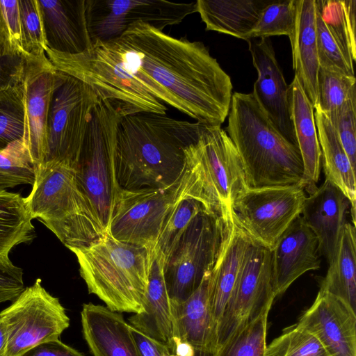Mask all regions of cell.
I'll return each instance as SVG.
<instances>
[{"label":"cell","instance_id":"4","mask_svg":"<svg viewBox=\"0 0 356 356\" xmlns=\"http://www.w3.org/2000/svg\"><path fill=\"white\" fill-rule=\"evenodd\" d=\"M24 201L38 219L67 247L85 248L106 234L79 184L75 170L59 162L35 168V179Z\"/></svg>","mask_w":356,"mask_h":356},{"label":"cell","instance_id":"46","mask_svg":"<svg viewBox=\"0 0 356 356\" xmlns=\"http://www.w3.org/2000/svg\"><path fill=\"white\" fill-rule=\"evenodd\" d=\"M24 289L23 277L0 270V303L13 302Z\"/></svg>","mask_w":356,"mask_h":356},{"label":"cell","instance_id":"37","mask_svg":"<svg viewBox=\"0 0 356 356\" xmlns=\"http://www.w3.org/2000/svg\"><path fill=\"white\" fill-rule=\"evenodd\" d=\"M265 356H330L313 334L297 323L266 346Z\"/></svg>","mask_w":356,"mask_h":356},{"label":"cell","instance_id":"47","mask_svg":"<svg viewBox=\"0 0 356 356\" xmlns=\"http://www.w3.org/2000/svg\"><path fill=\"white\" fill-rule=\"evenodd\" d=\"M140 356H168V349L131 326Z\"/></svg>","mask_w":356,"mask_h":356},{"label":"cell","instance_id":"44","mask_svg":"<svg viewBox=\"0 0 356 356\" xmlns=\"http://www.w3.org/2000/svg\"><path fill=\"white\" fill-rule=\"evenodd\" d=\"M24 57L0 56V92L22 81Z\"/></svg>","mask_w":356,"mask_h":356},{"label":"cell","instance_id":"32","mask_svg":"<svg viewBox=\"0 0 356 356\" xmlns=\"http://www.w3.org/2000/svg\"><path fill=\"white\" fill-rule=\"evenodd\" d=\"M317 10L348 63L356 60L355 0H316Z\"/></svg>","mask_w":356,"mask_h":356},{"label":"cell","instance_id":"31","mask_svg":"<svg viewBox=\"0 0 356 356\" xmlns=\"http://www.w3.org/2000/svg\"><path fill=\"white\" fill-rule=\"evenodd\" d=\"M320 290L337 297L356 312V236L355 226L350 222L343 227L335 257Z\"/></svg>","mask_w":356,"mask_h":356},{"label":"cell","instance_id":"1","mask_svg":"<svg viewBox=\"0 0 356 356\" xmlns=\"http://www.w3.org/2000/svg\"><path fill=\"white\" fill-rule=\"evenodd\" d=\"M108 42L124 70L152 96L197 122H225L233 86L203 42L176 38L143 22Z\"/></svg>","mask_w":356,"mask_h":356},{"label":"cell","instance_id":"33","mask_svg":"<svg viewBox=\"0 0 356 356\" xmlns=\"http://www.w3.org/2000/svg\"><path fill=\"white\" fill-rule=\"evenodd\" d=\"M191 186L188 171L186 187L168 214L155 247L164 256L165 261L191 220L200 212L206 210L202 202L191 195Z\"/></svg>","mask_w":356,"mask_h":356},{"label":"cell","instance_id":"9","mask_svg":"<svg viewBox=\"0 0 356 356\" xmlns=\"http://www.w3.org/2000/svg\"><path fill=\"white\" fill-rule=\"evenodd\" d=\"M188 171L165 188L120 190L106 234L123 243L156 247L164 221L185 188Z\"/></svg>","mask_w":356,"mask_h":356},{"label":"cell","instance_id":"27","mask_svg":"<svg viewBox=\"0 0 356 356\" xmlns=\"http://www.w3.org/2000/svg\"><path fill=\"white\" fill-rule=\"evenodd\" d=\"M291 119L307 182L308 193L316 188L321 168V152L314 118V108L297 76L289 86Z\"/></svg>","mask_w":356,"mask_h":356},{"label":"cell","instance_id":"36","mask_svg":"<svg viewBox=\"0 0 356 356\" xmlns=\"http://www.w3.org/2000/svg\"><path fill=\"white\" fill-rule=\"evenodd\" d=\"M35 167L22 139L0 149V191L19 185H33Z\"/></svg>","mask_w":356,"mask_h":356},{"label":"cell","instance_id":"5","mask_svg":"<svg viewBox=\"0 0 356 356\" xmlns=\"http://www.w3.org/2000/svg\"><path fill=\"white\" fill-rule=\"evenodd\" d=\"M69 250L90 293L117 312L142 309L155 247L123 243L106 234L88 247Z\"/></svg>","mask_w":356,"mask_h":356},{"label":"cell","instance_id":"10","mask_svg":"<svg viewBox=\"0 0 356 356\" xmlns=\"http://www.w3.org/2000/svg\"><path fill=\"white\" fill-rule=\"evenodd\" d=\"M100 99L90 86L66 74L51 104L44 163H63L75 168L93 111Z\"/></svg>","mask_w":356,"mask_h":356},{"label":"cell","instance_id":"12","mask_svg":"<svg viewBox=\"0 0 356 356\" xmlns=\"http://www.w3.org/2000/svg\"><path fill=\"white\" fill-rule=\"evenodd\" d=\"M275 298L271 250L250 239L216 329L214 350L234 332L270 309Z\"/></svg>","mask_w":356,"mask_h":356},{"label":"cell","instance_id":"11","mask_svg":"<svg viewBox=\"0 0 356 356\" xmlns=\"http://www.w3.org/2000/svg\"><path fill=\"white\" fill-rule=\"evenodd\" d=\"M221 232V218L206 210L191 220L165 263V284L172 302L188 298L212 269Z\"/></svg>","mask_w":356,"mask_h":356},{"label":"cell","instance_id":"8","mask_svg":"<svg viewBox=\"0 0 356 356\" xmlns=\"http://www.w3.org/2000/svg\"><path fill=\"white\" fill-rule=\"evenodd\" d=\"M124 116L115 104L100 99L93 111L74 168L106 233L120 191L115 175V150L118 125Z\"/></svg>","mask_w":356,"mask_h":356},{"label":"cell","instance_id":"30","mask_svg":"<svg viewBox=\"0 0 356 356\" xmlns=\"http://www.w3.org/2000/svg\"><path fill=\"white\" fill-rule=\"evenodd\" d=\"M35 237L24 197L17 193L0 191V270L23 277V270L13 264L9 254L16 245L31 242Z\"/></svg>","mask_w":356,"mask_h":356},{"label":"cell","instance_id":"24","mask_svg":"<svg viewBox=\"0 0 356 356\" xmlns=\"http://www.w3.org/2000/svg\"><path fill=\"white\" fill-rule=\"evenodd\" d=\"M83 337L93 356H140L131 325L119 312L91 302L81 312Z\"/></svg>","mask_w":356,"mask_h":356},{"label":"cell","instance_id":"45","mask_svg":"<svg viewBox=\"0 0 356 356\" xmlns=\"http://www.w3.org/2000/svg\"><path fill=\"white\" fill-rule=\"evenodd\" d=\"M19 356H85L82 353L59 339L42 342L29 348Z\"/></svg>","mask_w":356,"mask_h":356},{"label":"cell","instance_id":"22","mask_svg":"<svg viewBox=\"0 0 356 356\" xmlns=\"http://www.w3.org/2000/svg\"><path fill=\"white\" fill-rule=\"evenodd\" d=\"M165 262L164 256L156 249L142 309L129 318V324L165 346L171 353L175 334L172 303L164 276Z\"/></svg>","mask_w":356,"mask_h":356},{"label":"cell","instance_id":"16","mask_svg":"<svg viewBox=\"0 0 356 356\" xmlns=\"http://www.w3.org/2000/svg\"><path fill=\"white\" fill-rule=\"evenodd\" d=\"M22 88L24 107L23 142L35 168L44 163L51 104L66 74L57 70L46 54H24Z\"/></svg>","mask_w":356,"mask_h":356},{"label":"cell","instance_id":"14","mask_svg":"<svg viewBox=\"0 0 356 356\" xmlns=\"http://www.w3.org/2000/svg\"><path fill=\"white\" fill-rule=\"evenodd\" d=\"M305 188L301 186L248 188L231 205L234 220L253 241L270 250L300 215Z\"/></svg>","mask_w":356,"mask_h":356},{"label":"cell","instance_id":"42","mask_svg":"<svg viewBox=\"0 0 356 356\" xmlns=\"http://www.w3.org/2000/svg\"><path fill=\"white\" fill-rule=\"evenodd\" d=\"M316 45L319 65L327 70L355 76L353 67L350 66L329 32L316 8Z\"/></svg>","mask_w":356,"mask_h":356},{"label":"cell","instance_id":"21","mask_svg":"<svg viewBox=\"0 0 356 356\" xmlns=\"http://www.w3.org/2000/svg\"><path fill=\"white\" fill-rule=\"evenodd\" d=\"M221 220V238L209 281L210 307L215 334L250 241L234 220L231 210Z\"/></svg>","mask_w":356,"mask_h":356},{"label":"cell","instance_id":"15","mask_svg":"<svg viewBox=\"0 0 356 356\" xmlns=\"http://www.w3.org/2000/svg\"><path fill=\"white\" fill-rule=\"evenodd\" d=\"M196 12V1L86 0V18L92 44L120 37L131 24L143 22L163 31Z\"/></svg>","mask_w":356,"mask_h":356},{"label":"cell","instance_id":"2","mask_svg":"<svg viewBox=\"0 0 356 356\" xmlns=\"http://www.w3.org/2000/svg\"><path fill=\"white\" fill-rule=\"evenodd\" d=\"M204 126L154 112L124 116L115 150L119 189L165 188L174 184L184 171V149L197 141Z\"/></svg>","mask_w":356,"mask_h":356},{"label":"cell","instance_id":"41","mask_svg":"<svg viewBox=\"0 0 356 356\" xmlns=\"http://www.w3.org/2000/svg\"><path fill=\"white\" fill-rule=\"evenodd\" d=\"M24 54L19 0H0V56H22Z\"/></svg>","mask_w":356,"mask_h":356},{"label":"cell","instance_id":"28","mask_svg":"<svg viewBox=\"0 0 356 356\" xmlns=\"http://www.w3.org/2000/svg\"><path fill=\"white\" fill-rule=\"evenodd\" d=\"M273 0H197L196 12L207 31H215L246 41L263 10Z\"/></svg>","mask_w":356,"mask_h":356},{"label":"cell","instance_id":"18","mask_svg":"<svg viewBox=\"0 0 356 356\" xmlns=\"http://www.w3.org/2000/svg\"><path fill=\"white\" fill-rule=\"evenodd\" d=\"M297 324L316 337L330 356H356V312L332 294L319 290Z\"/></svg>","mask_w":356,"mask_h":356},{"label":"cell","instance_id":"29","mask_svg":"<svg viewBox=\"0 0 356 356\" xmlns=\"http://www.w3.org/2000/svg\"><path fill=\"white\" fill-rule=\"evenodd\" d=\"M314 118L325 179L336 185L348 198L353 225L355 226V170L351 165L334 127L317 106L314 108Z\"/></svg>","mask_w":356,"mask_h":356},{"label":"cell","instance_id":"20","mask_svg":"<svg viewBox=\"0 0 356 356\" xmlns=\"http://www.w3.org/2000/svg\"><path fill=\"white\" fill-rule=\"evenodd\" d=\"M349 207L344 193L326 179L305 200L300 216L316 235L318 254L325 257L329 265L335 257Z\"/></svg>","mask_w":356,"mask_h":356},{"label":"cell","instance_id":"43","mask_svg":"<svg viewBox=\"0 0 356 356\" xmlns=\"http://www.w3.org/2000/svg\"><path fill=\"white\" fill-rule=\"evenodd\" d=\"M341 143L355 170L356 165V97L348 101L335 115L329 118Z\"/></svg>","mask_w":356,"mask_h":356},{"label":"cell","instance_id":"49","mask_svg":"<svg viewBox=\"0 0 356 356\" xmlns=\"http://www.w3.org/2000/svg\"><path fill=\"white\" fill-rule=\"evenodd\" d=\"M168 356H175L173 355H170V353ZM190 356H213V351L211 350L207 349H195V353Z\"/></svg>","mask_w":356,"mask_h":356},{"label":"cell","instance_id":"34","mask_svg":"<svg viewBox=\"0 0 356 356\" xmlns=\"http://www.w3.org/2000/svg\"><path fill=\"white\" fill-rule=\"evenodd\" d=\"M355 82V76L336 73L320 67L317 75L316 106L331 118L348 101L356 97Z\"/></svg>","mask_w":356,"mask_h":356},{"label":"cell","instance_id":"23","mask_svg":"<svg viewBox=\"0 0 356 356\" xmlns=\"http://www.w3.org/2000/svg\"><path fill=\"white\" fill-rule=\"evenodd\" d=\"M47 47L70 54L92 46L86 18V0H38Z\"/></svg>","mask_w":356,"mask_h":356},{"label":"cell","instance_id":"35","mask_svg":"<svg viewBox=\"0 0 356 356\" xmlns=\"http://www.w3.org/2000/svg\"><path fill=\"white\" fill-rule=\"evenodd\" d=\"M269 312L266 309L234 332L214 350L213 356H265Z\"/></svg>","mask_w":356,"mask_h":356},{"label":"cell","instance_id":"7","mask_svg":"<svg viewBox=\"0 0 356 356\" xmlns=\"http://www.w3.org/2000/svg\"><path fill=\"white\" fill-rule=\"evenodd\" d=\"M58 71L90 86L102 100L118 106L125 115L138 112L165 114L164 103L152 96L122 65L108 41H97L80 54H70L45 49Z\"/></svg>","mask_w":356,"mask_h":356},{"label":"cell","instance_id":"17","mask_svg":"<svg viewBox=\"0 0 356 356\" xmlns=\"http://www.w3.org/2000/svg\"><path fill=\"white\" fill-rule=\"evenodd\" d=\"M249 50L257 72L252 95L275 128L289 142L297 145L290 114L289 86L276 60L268 38L250 40Z\"/></svg>","mask_w":356,"mask_h":356},{"label":"cell","instance_id":"19","mask_svg":"<svg viewBox=\"0 0 356 356\" xmlns=\"http://www.w3.org/2000/svg\"><path fill=\"white\" fill-rule=\"evenodd\" d=\"M318 240L298 216L271 250L275 297L283 294L299 277L321 267Z\"/></svg>","mask_w":356,"mask_h":356},{"label":"cell","instance_id":"26","mask_svg":"<svg viewBox=\"0 0 356 356\" xmlns=\"http://www.w3.org/2000/svg\"><path fill=\"white\" fill-rule=\"evenodd\" d=\"M316 17V0H296L295 26L289 37L295 75L314 108L317 105V75L320 67Z\"/></svg>","mask_w":356,"mask_h":356},{"label":"cell","instance_id":"3","mask_svg":"<svg viewBox=\"0 0 356 356\" xmlns=\"http://www.w3.org/2000/svg\"><path fill=\"white\" fill-rule=\"evenodd\" d=\"M226 132L248 188H307L299 149L275 128L252 93L232 94Z\"/></svg>","mask_w":356,"mask_h":356},{"label":"cell","instance_id":"38","mask_svg":"<svg viewBox=\"0 0 356 356\" xmlns=\"http://www.w3.org/2000/svg\"><path fill=\"white\" fill-rule=\"evenodd\" d=\"M24 107L21 82L0 92V149L23 138Z\"/></svg>","mask_w":356,"mask_h":356},{"label":"cell","instance_id":"25","mask_svg":"<svg viewBox=\"0 0 356 356\" xmlns=\"http://www.w3.org/2000/svg\"><path fill=\"white\" fill-rule=\"evenodd\" d=\"M211 270L205 274L200 286L188 298L180 302L171 301L175 347L180 342L195 349L214 352L216 334L210 307Z\"/></svg>","mask_w":356,"mask_h":356},{"label":"cell","instance_id":"13","mask_svg":"<svg viewBox=\"0 0 356 356\" xmlns=\"http://www.w3.org/2000/svg\"><path fill=\"white\" fill-rule=\"evenodd\" d=\"M0 319L8 335L7 356H19L38 343L58 339L70 326L65 309L39 278L0 312Z\"/></svg>","mask_w":356,"mask_h":356},{"label":"cell","instance_id":"40","mask_svg":"<svg viewBox=\"0 0 356 356\" xmlns=\"http://www.w3.org/2000/svg\"><path fill=\"white\" fill-rule=\"evenodd\" d=\"M22 47L25 54H45L46 38L38 0H19Z\"/></svg>","mask_w":356,"mask_h":356},{"label":"cell","instance_id":"6","mask_svg":"<svg viewBox=\"0 0 356 356\" xmlns=\"http://www.w3.org/2000/svg\"><path fill=\"white\" fill-rule=\"evenodd\" d=\"M191 195L220 218L248 189L240 156L221 126L204 125L197 142L184 149Z\"/></svg>","mask_w":356,"mask_h":356},{"label":"cell","instance_id":"39","mask_svg":"<svg viewBox=\"0 0 356 356\" xmlns=\"http://www.w3.org/2000/svg\"><path fill=\"white\" fill-rule=\"evenodd\" d=\"M296 15V0H273L261 12L250 40L281 35L289 37L294 29Z\"/></svg>","mask_w":356,"mask_h":356},{"label":"cell","instance_id":"48","mask_svg":"<svg viewBox=\"0 0 356 356\" xmlns=\"http://www.w3.org/2000/svg\"><path fill=\"white\" fill-rule=\"evenodd\" d=\"M8 335L3 322L0 319V356H7Z\"/></svg>","mask_w":356,"mask_h":356}]
</instances>
